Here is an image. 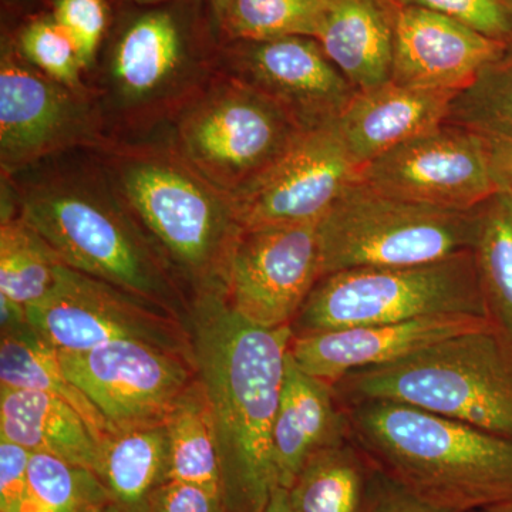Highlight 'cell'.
Returning <instances> with one entry per match:
<instances>
[{
  "label": "cell",
  "instance_id": "cell-13",
  "mask_svg": "<svg viewBox=\"0 0 512 512\" xmlns=\"http://www.w3.org/2000/svg\"><path fill=\"white\" fill-rule=\"evenodd\" d=\"M64 373L96 407L111 434L163 424L195 379L188 357L141 340L60 352Z\"/></svg>",
  "mask_w": 512,
  "mask_h": 512
},
{
  "label": "cell",
  "instance_id": "cell-1",
  "mask_svg": "<svg viewBox=\"0 0 512 512\" xmlns=\"http://www.w3.org/2000/svg\"><path fill=\"white\" fill-rule=\"evenodd\" d=\"M192 362L210 404L227 512H265L276 487L274 426L291 326L266 329L239 316L224 289L191 296Z\"/></svg>",
  "mask_w": 512,
  "mask_h": 512
},
{
  "label": "cell",
  "instance_id": "cell-41",
  "mask_svg": "<svg viewBox=\"0 0 512 512\" xmlns=\"http://www.w3.org/2000/svg\"><path fill=\"white\" fill-rule=\"evenodd\" d=\"M228 2L229 0H210L212 8H214L215 13H217L218 20H220L222 12L227 8Z\"/></svg>",
  "mask_w": 512,
  "mask_h": 512
},
{
  "label": "cell",
  "instance_id": "cell-33",
  "mask_svg": "<svg viewBox=\"0 0 512 512\" xmlns=\"http://www.w3.org/2000/svg\"><path fill=\"white\" fill-rule=\"evenodd\" d=\"M52 16L73 40L84 73L92 72L109 28L106 0H55Z\"/></svg>",
  "mask_w": 512,
  "mask_h": 512
},
{
  "label": "cell",
  "instance_id": "cell-10",
  "mask_svg": "<svg viewBox=\"0 0 512 512\" xmlns=\"http://www.w3.org/2000/svg\"><path fill=\"white\" fill-rule=\"evenodd\" d=\"M92 93L40 72L3 43L0 57V173L9 177L46 158L109 143Z\"/></svg>",
  "mask_w": 512,
  "mask_h": 512
},
{
  "label": "cell",
  "instance_id": "cell-37",
  "mask_svg": "<svg viewBox=\"0 0 512 512\" xmlns=\"http://www.w3.org/2000/svg\"><path fill=\"white\" fill-rule=\"evenodd\" d=\"M376 470V468H375ZM363 512H441L376 470Z\"/></svg>",
  "mask_w": 512,
  "mask_h": 512
},
{
  "label": "cell",
  "instance_id": "cell-7",
  "mask_svg": "<svg viewBox=\"0 0 512 512\" xmlns=\"http://www.w3.org/2000/svg\"><path fill=\"white\" fill-rule=\"evenodd\" d=\"M444 315L490 319L473 251L433 264L359 268L323 276L291 329L293 336H303Z\"/></svg>",
  "mask_w": 512,
  "mask_h": 512
},
{
  "label": "cell",
  "instance_id": "cell-19",
  "mask_svg": "<svg viewBox=\"0 0 512 512\" xmlns=\"http://www.w3.org/2000/svg\"><path fill=\"white\" fill-rule=\"evenodd\" d=\"M456 92L392 82L357 92L338 120L340 137L357 167L446 123Z\"/></svg>",
  "mask_w": 512,
  "mask_h": 512
},
{
  "label": "cell",
  "instance_id": "cell-8",
  "mask_svg": "<svg viewBox=\"0 0 512 512\" xmlns=\"http://www.w3.org/2000/svg\"><path fill=\"white\" fill-rule=\"evenodd\" d=\"M477 228V208L399 200L357 178L319 221L320 279L350 269L433 264L473 251Z\"/></svg>",
  "mask_w": 512,
  "mask_h": 512
},
{
  "label": "cell",
  "instance_id": "cell-39",
  "mask_svg": "<svg viewBox=\"0 0 512 512\" xmlns=\"http://www.w3.org/2000/svg\"><path fill=\"white\" fill-rule=\"evenodd\" d=\"M265 512H296L295 508L289 498V493L286 488L276 485L272 490L271 497H269L268 505H266Z\"/></svg>",
  "mask_w": 512,
  "mask_h": 512
},
{
  "label": "cell",
  "instance_id": "cell-11",
  "mask_svg": "<svg viewBox=\"0 0 512 512\" xmlns=\"http://www.w3.org/2000/svg\"><path fill=\"white\" fill-rule=\"evenodd\" d=\"M26 316L60 352L128 339L192 360L190 328L178 313L66 265L60 266L52 291L28 306Z\"/></svg>",
  "mask_w": 512,
  "mask_h": 512
},
{
  "label": "cell",
  "instance_id": "cell-27",
  "mask_svg": "<svg viewBox=\"0 0 512 512\" xmlns=\"http://www.w3.org/2000/svg\"><path fill=\"white\" fill-rule=\"evenodd\" d=\"M477 221L473 252L488 316L512 345V191L478 205Z\"/></svg>",
  "mask_w": 512,
  "mask_h": 512
},
{
  "label": "cell",
  "instance_id": "cell-31",
  "mask_svg": "<svg viewBox=\"0 0 512 512\" xmlns=\"http://www.w3.org/2000/svg\"><path fill=\"white\" fill-rule=\"evenodd\" d=\"M447 123L512 144V50L454 97Z\"/></svg>",
  "mask_w": 512,
  "mask_h": 512
},
{
  "label": "cell",
  "instance_id": "cell-21",
  "mask_svg": "<svg viewBox=\"0 0 512 512\" xmlns=\"http://www.w3.org/2000/svg\"><path fill=\"white\" fill-rule=\"evenodd\" d=\"M393 0H326L315 40L357 92L392 80Z\"/></svg>",
  "mask_w": 512,
  "mask_h": 512
},
{
  "label": "cell",
  "instance_id": "cell-3",
  "mask_svg": "<svg viewBox=\"0 0 512 512\" xmlns=\"http://www.w3.org/2000/svg\"><path fill=\"white\" fill-rule=\"evenodd\" d=\"M110 183L181 288L224 289L244 231L234 202L160 137L110 140L96 150Z\"/></svg>",
  "mask_w": 512,
  "mask_h": 512
},
{
  "label": "cell",
  "instance_id": "cell-16",
  "mask_svg": "<svg viewBox=\"0 0 512 512\" xmlns=\"http://www.w3.org/2000/svg\"><path fill=\"white\" fill-rule=\"evenodd\" d=\"M221 73L274 101L303 131L335 123L357 93L312 37L227 42Z\"/></svg>",
  "mask_w": 512,
  "mask_h": 512
},
{
  "label": "cell",
  "instance_id": "cell-28",
  "mask_svg": "<svg viewBox=\"0 0 512 512\" xmlns=\"http://www.w3.org/2000/svg\"><path fill=\"white\" fill-rule=\"evenodd\" d=\"M64 265L15 207L3 208L0 224V295L23 308L42 301Z\"/></svg>",
  "mask_w": 512,
  "mask_h": 512
},
{
  "label": "cell",
  "instance_id": "cell-35",
  "mask_svg": "<svg viewBox=\"0 0 512 512\" xmlns=\"http://www.w3.org/2000/svg\"><path fill=\"white\" fill-rule=\"evenodd\" d=\"M148 512H227L222 494L201 485L168 480L151 494Z\"/></svg>",
  "mask_w": 512,
  "mask_h": 512
},
{
  "label": "cell",
  "instance_id": "cell-24",
  "mask_svg": "<svg viewBox=\"0 0 512 512\" xmlns=\"http://www.w3.org/2000/svg\"><path fill=\"white\" fill-rule=\"evenodd\" d=\"M167 473L164 423L117 431L101 443L97 477L123 511L148 512L151 494L167 481Z\"/></svg>",
  "mask_w": 512,
  "mask_h": 512
},
{
  "label": "cell",
  "instance_id": "cell-40",
  "mask_svg": "<svg viewBox=\"0 0 512 512\" xmlns=\"http://www.w3.org/2000/svg\"><path fill=\"white\" fill-rule=\"evenodd\" d=\"M124 2L133 3L136 6H157L163 5L168 0H124Z\"/></svg>",
  "mask_w": 512,
  "mask_h": 512
},
{
  "label": "cell",
  "instance_id": "cell-4",
  "mask_svg": "<svg viewBox=\"0 0 512 512\" xmlns=\"http://www.w3.org/2000/svg\"><path fill=\"white\" fill-rule=\"evenodd\" d=\"M349 420L376 470L436 510L512 501V440L387 400L352 403Z\"/></svg>",
  "mask_w": 512,
  "mask_h": 512
},
{
  "label": "cell",
  "instance_id": "cell-12",
  "mask_svg": "<svg viewBox=\"0 0 512 512\" xmlns=\"http://www.w3.org/2000/svg\"><path fill=\"white\" fill-rule=\"evenodd\" d=\"M359 181L389 197L453 211L476 210L500 190L487 138L447 121L360 167Z\"/></svg>",
  "mask_w": 512,
  "mask_h": 512
},
{
  "label": "cell",
  "instance_id": "cell-15",
  "mask_svg": "<svg viewBox=\"0 0 512 512\" xmlns=\"http://www.w3.org/2000/svg\"><path fill=\"white\" fill-rule=\"evenodd\" d=\"M357 178L335 121L302 133L232 202L242 229L309 224L322 220Z\"/></svg>",
  "mask_w": 512,
  "mask_h": 512
},
{
  "label": "cell",
  "instance_id": "cell-22",
  "mask_svg": "<svg viewBox=\"0 0 512 512\" xmlns=\"http://www.w3.org/2000/svg\"><path fill=\"white\" fill-rule=\"evenodd\" d=\"M0 439L96 474L99 468L100 437L72 404L53 394L0 389Z\"/></svg>",
  "mask_w": 512,
  "mask_h": 512
},
{
  "label": "cell",
  "instance_id": "cell-34",
  "mask_svg": "<svg viewBox=\"0 0 512 512\" xmlns=\"http://www.w3.org/2000/svg\"><path fill=\"white\" fill-rule=\"evenodd\" d=\"M457 20L512 49V0H393Z\"/></svg>",
  "mask_w": 512,
  "mask_h": 512
},
{
  "label": "cell",
  "instance_id": "cell-25",
  "mask_svg": "<svg viewBox=\"0 0 512 512\" xmlns=\"http://www.w3.org/2000/svg\"><path fill=\"white\" fill-rule=\"evenodd\" d=\"M164 427L168 441L167 481H184L221 493V464L214 421L207 394L197 375L171 407Z\"/></svg>",
  "mask_w": 512,
  "mask_h": 512
},
{
  "label": "cell",
  "instance_id": "cell-30",
  "mask_svg": "<svg viewBox=\"0 0 512 512\" xmlns=\"http://www.w3.org/2000/svg\"><path fill=\"white\" fill-rule=\"evenodd\" d=\"M110 503L97 474L46 453H33L28 487L16 512H84Z\"/></svg>",
  "mask_w": 512,
  "mask_h": 512
},
{
  "label": "cell",
  "instance_id": "cell-42",
  "mask_svg": "<svg viewBox=\"0 0 512 512\" xmlns=\"http://www.w3.org/2000/svg\"><path fill=\"white\" fill-rule=\"evenodd\" d=\"M484 512H512V501L508 503L494 505V507L487 508Z\"/></svg>",
  "mask_w": 512,
  "mask_h": 512
},
{
  "label": "cell",
  "instance_id": "cell-26",
  "mask_svg": "<svg viewBox=\"0 0 512 512\" xmlns=\"http://www.w3.org/2000/svg\"><path fill=\"white\" fill-rule=\"evenodd\" d=\"M372 476L349 440L309 458L289 488L296 512H363Z\"/></svg>",
  "mask_w": 512,
  "mask_h": 512
},
{
  "label": "cell",
  "instance_id": "cell-14",
  "mask_svg": "<svg viewBox=\"0 0 512 512\" xmlns=\"http://www.w3.org/2000/svg\"><path fill=\"white\" fill-rule=\"evenodd\" d=\"M319 222L244 229L225 272L231 308L252 325L291 326L320 281Z\"/></svg>",
  "mask_w": 512,
  "mask_h": 512
},
{
  "label": "cell",
  "instance_id": "cell-38",
  "mask_svg": "<svg viewBox=\"0 0 512 512\" xmlns=\"http://www.w3.org/2000/svg\"><path fill=\"white\" fill-rule=\"evenodd\" d=\"M487 141L490 144L491 163L498 185L512 191V144L488 138Z\"/></svg>",
  "mask_w": 512,
  "mask_h": 512
},
{
  "label": "cell",
  "instance_id": "cell-20",
  "mask_svg": "<svg viewBox=\"0 0 512 512\" xmlns=\"http://www.w3.org/2000/svg\"><path fill=\"white\" fill-rule=\"evenodd\" d=\"M335 399V387L302 372L288 352L274 426V464L279 487L289 490L313 454L349 440L350 420L339 412Z\"/></svg>",
  "mask_w": 512,
  "mask_h": 512
},
{
  "label": "cell",
  "instance_id": "cell-2",
  "mask_svg": "<svg viewBox=\"0 0 512 512\" xmlns=\"http://www.w3.org/2000/svg\"><path fill=\"white\" fill-rule=\"evenodd\" d=\"M3 195L64 265L180 315L185 291L107 177L96 150L46 158L2 177Z\"/></svg>",
  "mask_w": 512,
  "mask_h": 512
},
{
  "label": "cell",
  "instance_id": "cell-36",
  "mask_svg": "<svg viewBox=\"0 0 512 512\" xmlns=\"http://www.w3.org/2000/svg\"><path fill=\"white\" fill-rule=\"evenodd\" d=\"M32 451L0 439V512H16L26 493Z\"/></svg>",
  "mask_w": 512,
  "mask_h": 512
},
{
  "label": "cell",
  "instance_id": "cell-23",
  "mask_svg": "<svg viewBox=\"0 0 512 512\" xmlns=\"http://www.w3.org/2000/svg\"><path fill=\"white\" fill-rule=\"evenodd\" d=\"M0 389L53 394L82 414L101 443L111 434L103 416L64 373L60 350L28 319L2 326Z\"/></svg>",
  "mask_w": 512,
  "mask_h": 512
},
{
  "label": "cell",
  "instance_id": "cell-17",
  "mask_svg": "<svg viewBox=\"0 0 512 512\" xmlns=\"http://www.w3.org/2000/svg\"><path fill=\"white\" fill-rule=\"evenodd\" d=\"M511 47L431 10L399 6L392 82L460 93Z\"/></svg>",
  "mask_w": 512,
  "mask_h": 512
},
{
  "label": "cell",
  "instance_id": "cell-6",
  "mask_svg": "<svg viewBox=\"0 0 512 512\" xmlns=\"http://www.w3.org/2000/svg\"><path fill=\"white\" fill-rule=\"evenodd\" d=\"M333 387L350 403L409 404L512 440V345L495 326L356 370Z\"/></svg>",
  "mask_w": 512,
  "mask_h": 512
},
{
  "label": "cell",
  "instance_id": "cell-29",
  "mask_svg": "<svg viewBox=\"0 0 512 512\" xmlns=\"http://www.w3.org/2000/svg\"><path fill=\"white\" fill-rule=\"evenodd\" d=\"M325 5L326 0H229L220 18L221 35L227 42L315 39Z\"/></svg>",
  "mask_w": 512,
  "mask_h": 512
},
{
  "label": "cell",
  "instance_id": "cell-44",
  "mask_svg": "<svg viewBox=\"0 0 512 512\" xmlns=\"http://www.w3.org/2000/svg\"><path fill=\"white\" fill-rule=\"evenodd\" d=\"M109 504V503H107ZM107 504L104 505H96V507L89 508V510H86L84 512H103L104 507H106Z\"/></svg>",
  "mask_w": 512,
  "mask_h": 512
},
{
  "label": "cell",
  "instance_id": "cell-5",
  "mask_svg": "<svg viewBox=\"0 0 512 512\" xmlns=\"http://www.w3.org/2000/svg\"><path fill=\"white\" fill-rule=\"evenodd\" d=\"M165 3L128 20L86 74L110 140L157 136L220 76L224 45Z\"/></svg>",
  "mask_w": 512,
  "mask_h": 512
},
{
  "label": "cell",
  "instance_id": "cell-9",
  "mask_svg": "<svg viewBox=\"0 0 512 512\" xmlns=\"http://www.w3.org/2000/svg\"><path fill=\"white\" fill-rule=\"evenodd\" d=\"M302 133L274 101L220 73L153 137L163 138L185 163L232 198L284 156Z\"/></svg>",
  "mask_w": 512,
  "mask_h": 512
},
{
  "label": "cell",
  "instance_id": "cell-18",
  "mask_svg": "<svg viewBox=\"0 0 512 512\" xmlns=\"http://www.w3.org/2000/svg\"><path fill=\"white\" fill-rule=\"evenodd\" d=\"M491 326L490 319L471 315L353 326L293 336L289 355L302 372L335 386L356 370L386 365L441 340Z\"/></svg>",
  "mask_w": 512,
  "mask_h": 512
},
{
  "label": "cell",
  "instance_id": "cell-32",
  "mask_svg": "<svg viewBox=\"0 0 512 512\" xmlns=\"http://www.w3.org/2000/svg\"><path fill=\"white\" fill-rule=\"evenodd\" d=\"M13 46L40 72L79 92H90L76 46L52 15L32 20Z\"/></svg>",
  "mask_w": 512,
  "mask_h": 512
},
{
  "label": "cell",
  "instance_id": "cell-43",
  "mask_svg": "<svg viewBox=\"0 0 512 512\" xmlns=\"http://www.w3.org/2000/svg\"><path fill=\"white\" fill-rule=\"evenodd\" d=\"M103 512H126V511L121 510L120 507H117L116 504H113L110 501V503L107 504L106 507H104V511Z\"/></svg>",
  "mask_w": 512,
  "mask_h": 512
}]
</instances>
